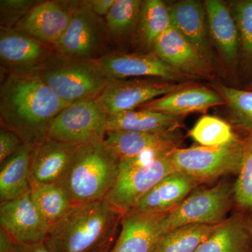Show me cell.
I'll return each mask as SVG.
<instances>
[{
    "label": "cell",
    "mask_w": 252,
    "mask_h": 252,
    "mask_svg": "<svg viewBox=\"0 0 252 252\" xmlns=\"http://www.w3.org/2000/svg\"><path fill=\"white\" fill-rule=\"evenodd\" d=\"M69 104L53 92L38 71L6 73L1 83V126L24 144L36 146L47 140L51 123Z\"/></svg>",
    "instance_id": "6da1fadb"
},
{
    "label": "cell",
    "mask_w": 252,
    "mask_h": 252,
    "mask_svg": "<svg viewBox=\"0 0 252 252\" xmlns=\"http://www.w3.org/2000/svg\"><path fill=\"white\" fill-rule=\"evenodd\" d=\"M122 215L106 199L72 205L45 242L53 252H91L114 241Z\"/></svg>",
    "instance_id": "7a4b0ae2"
},
{
    "label": "cell",
    "mask_w": 252,
    "mask_h": 252,
    "mask_svg": "<svg viewBox=\"0 0 252 252\" xmlns=\"http://www.w3.org/2000/svg\"><path fill=\"white\" fill-rule=\"evenodd\" d=\"M103 141L79 146L67 172L58 183L72 205L106 199L117 180L119 160Z\"/></svg>",
    "instance_id": "3957f363"
},
{
    "label": "cell",
    "mask_w": 252,
    "mask_h": 252,
    "mask_svg": "<svg viewBox=\"0 0 252 252\" xmlns=\"http://www.w3.org/2000/svg\"><path fill=\"white\" fill-rule=\"evenodd\" d=\"M43 81L69 104L98 99L110 80L96 61L56 53L38 70Z\"/></svg>",
    "instance_id": "277c9868"
},
{
    "label": "cell",
    "mask_w": 252,
    "mask_h": 252,
    "mask_svg": "<svg viewBox=\"0 0 252 252\" xmlns=\"http://www.w3.org/2000/svg\"><path fill=\"white\" fill-rule=\"evenodd\" d=\"M233 205V184L220 182L211 188L196 190L167 212L162 220L164 234L184 225L220 224L228 218Z\"/></svg>",
    "instance_id": "5b68a950"
},
{
    "label": "cell",
    "mask_w": 252,
    "mask_h": 252,
    "mask_svg": "<svg viewBox=\"0 0 252 252\" xmlns=\"http://www.w3.org/2000/svg\"><path fill=\"white\" fill-rule=\"evenodd\" d=\"M112 39L104 18L94 14L87 1H79L67 29L54 49L69 57L95 61L110 53Z\"/></svg>",
    "instance_id": "8992f818"
},
{
    "label": "cell",
    "mask_w": 252,
    "mask_h": 252,
    "mask_svg": "<svg viewBox=\"0 0 252 252\" xmlns=\"http://www.w3.org/2000/svg\"><path fill=\"white\" fill-rule=\"evenodd\" d=\"M108 117L97 99L74 102L55 118L48 139L79 146L102 142L107 132Z\"/></svg>",
    "instance_id": "52a82bcc"
},
{
    "label": "cell",
    "mask_w": 252,
    "mask_h": 252,
    "mask_svg": "<svg viewBox=\"0 0 252 252\" xmlns=\"http://www.w3.org/2000/svg\"><path fill=\"white\" fill-rule=\"evenodd\" d=\"M244 139L220 147L193 146L174 149L169 153L177 171L196 179L203 184L229 174L238 175L243 157Z\"/></svg>",
    "instance_id": "ba28073f"
},
{
    "label": "cell",
    "mask_w": 252,
    "mask_h": 252,
    "mask_svg": "<svg viewBox=\"0 0 252 252\" xmlns=\"http://www.w3.org/2000/svg\"><path fill=\"white\" fill-rule=\"evenodd\" d=\"M193 85L158 78H136L110 81L97 99L110 114L133 110L151 101Z\"/></svg>",
    "instance_id": "9c48e42d"
},
{
    "label": "cell",
    "mask_w": 252,
    "mask_h": 252,
    "mask_svg": "<svg viewBox=\"0 0 252 252\" xmlns=\"http://www.w3.org/2000/svg\"><path fill=\"white\" fill-rule=\"evenodd\" d=\"M169 153L145 165L119 167L117 180L106 200L122 213L135 208L151 189L176 171Z\"/></svg>",
    "instance_id": "30bf717a"
},
{
    "label": "cell",
    "mask_w": 252,
    "mask_h": 252,
    "mask_svg": "<svg viewBox=\"0 0 252 252\" xmlns=\"http://www.w3.org/2000/svg\"><path fill=\"white\" fill-rule=\"evenodd\" d=\"M95 61L110 81L149 77L187 82L193 79L167 64L155 53H109Z\"/></svg>",
    "instance_id": "8fae6325"
},
{
    "label": "cell",
    "mask_w": 252,
    "mask_h": 252,
    "mask_svg": "<svg viewBox=\"0 0 252 252\" xmlns=\"http://www.w3.org/2000/svg\"><path fill=\"white\" fill-rule=\"evenodd\" d=\"M79 1H39L14 30L55 47L67 29Z\"/></svg>",
    "instance_id": "7c38bea8"
},
{
    "label": "cell",
    "mask_w": 252,
    "mask_h": 252,
    "mask_svg": "<svg viewBox=\"0 0 252 252\" xmlns=\"http://www.w3.org/2000/svg\"><path fill=\"white\" fill-rule=\"evenodd\" d=\"M56 53L52 46L14 29H0V61L6 73L38 71Z\"/></svg>",
    "instance_id": "4fadbf2b"
},
{
    "label": "cell",
    "mask_w": 252,
    "mask_h": 252,
    "mask_svg": "<svg viewBox=\"0 0 252 252\" xmlns=\"http://www.w3.org/2000/svg\"><path fill=\"white\" fill-rule=\"evenodd\" d=\"M0 223L15 243H20L45 241L51 228L33 203L31 190L16 200L1 203Z\"/></svg>",
    "instance_id": "5bb4252c"
},
{
    "label": "cell",
    "mask_w": 252,
    "mask_h": 252,
    "mask_svg": "<svg viewBox=\"0 0 252 252\" xmlns=\"http://www.w3.org/2000/svg\"><path fill=\"white\" fill-rule=\"evenodd\" d=\"M167 213H152L135 209L123 213L120 233L109 252H152L164 235L162 220Z\"/></svg>",
    "instance_id": "9a60e30c"
},
{
    "label": "cell",
    "mask_w": 252,
    "mask_h": 252,
    "mask_svg": "<svg viewBox=\"0 0 252 252\" xmlns=\"http://www.w3.org/2000/svg\"><path fill=\"white\" fill-rule=\"evenodd\" d=\"M182 141L179 130L160 133L109 130L103 142L120 162L148 151L171 152L179 148Z\"/></svg>",
    "instance_id": "2e32d148"
},
{
    "label": "cell",
    "mask_w": 252,
    "mask_h": 252,
    "mask_svg": "<svg viewBox=\"0 0 252 252\" xmlns=\"http://www.w3.org/2000/svg\"><path fill=\"white\" fill-rule=\"evenodd\" d=\"M153 48L157 56L177 70L193 78L211 77L210 61L172 26L158 38Z\"/></svg>",
    "instance_id": "e0dca14e"
},
{
    "label": "cell",
    "mask_w": 252,
    "mask_h": 252,
    "mask_svg": "<svg viewBox=\"0 0 252 252\" xmlns=\"http://www.w3.org/2000/svg\"><path fill=\"white\" fill-rule=\"evenodd\" d=\"M79 147L49 139L34 146L31 180L41 184L59 183L69 169Z\"/></svg>",
    "instance_id": "ac0fdd59"
},
{
    "label": "cell",
    "mask_w": 252,
    "mask_h": 252,
    "mask_svg": "<svg viewBox=\"0 0 252 252\" xmlns=\"http://www.w3.org/2000/svg\"><path fill=\"white\" fill-rule=\"evenodd\" d=\"M202 184L200 181L176 170L151 189L134 209L152 213H167L180 205Z\"/></svg>",
    "instance_id": "d6986e66"
},
{
    "label": "cell",
    "mask_w": 252,
    "mask_h": 252,
    "mask_svg": "<svg viewBox=\"0 0 252 252\" xmlns=\"http://www.w3.org/2000/svg\"><path fill=\"white\" fill-rule=\"evenodd\" d=\"M225 104L224 99L217 91L192 85L154 99L137 109L183 117L190 113L205 112L210 107Z\"/></svg>",
    "instance_id": "ffe728a7"
},
{
    "label": "cell",
    "mask_w": 252,
    "mask_h": 252,
    "mask_svg": "<svg viewBox=\"0 0 252 252\" xmlns=\"http://www.w3.org/2000/svg\"><path fill=\"white\" fill-rule=\"evenodd\" d=\"M183 126V117L148 109L126 111L109 115L107 131L142 132H175Z\"/></svg>",
    "instance_id": "44dd1931"
},
{
    "label": "cell",
    "mask_w": 252,
    "mask_h": 252,
    "mask_svg": "<svg viewBox=\"0 0 252 252\" xmlns=\"http://www.w3.org/2000/svg\"><path fill=\"white\" fill-rule=\"evenodd\" d=\"M34 146L24 144L1 164L0 202L16 200L31 190V164Z\"/></svg>",
    "instance_id": "7402d4cb"
},
{
    "label": "cell",
    "mask_w": 252,
    "mask_h": 252,
    "mask_svg": "<svg viewBox=\"0 0 252 252\" xmlns=\"http://www.w3.org/2000/svg\"><path fill=\"white\" fill-rule=\"evenodd\" d=\"M172 27L210 61L205 31V9L193 0L178 1L169 7Z\"/></svg>",
    "instance_id": "603a6c76"
},
{
    "label": "cell",
    "mask_w": 252,
    "mask_h": 252,
    "mask_svg": "<svg viewBox=\"0 0 252 252\" xmlns=\"http://www.w3.org/2000/svg\"><path fill=\"white\" fill-rule=\"evenodd\" d=\"M252 236L246 215L238 212L217 225L195 252H252Z\"/></svg>",
    "instance_id": "cb8c5ba5"
},
{
    "label": "cell",
    "mask_w": 252,
    "mask_h": 252,
    "mask_svg": "<svg viewBox=\"0 0 252 252\" xmlns=\"http://www.w3.org/2000/svg\"><path fill=\"white\" fill-rule=\"evenodd\" d=\"M205 11L214 40L222 56L229 64L236 61L238 48V30L229 9L218 0H207Z\"/></svg>",
    "instance_id": "d4e9b609"
},
{
    "label": "cell",
    "mask_w": 252,
    "mask_h": 252,
    "mask_svg": "<svg viewBox=\"0 0 252 252\" xmlns=\"http://www.w3.org/2000/svg\"><path fill=\"white\" fill-rule=\"evenodd\" d=\"M31 196L41 217L51 227L72 207L67 194L58 184H41L31 180Z\"/></svg>",
    "instance_id": "484cf974"
},
{
    "label": "cell",
    "mask_w": 252,
    "mask_h": 252,
    "mask_svg": "<svg viewBox=\"0 0 252 252\" xmlns=\"http://www.w3.org/2000/svg\"><path fill=\"white\" fill-rule=\"evenodd\" d=\"M217 225H187L167 232L151 252H195Z\"/></svg>",
    "instance_id": "4316f807"
},
{
    "label": "cell",
    "mask_w": 252,
    "mask_h": 252,
    "mask_svg": "<svg viewBox=\"0 0 252 252\" xmlns=\"http://www.w3.org/2000/svg\"><path fill=\"white\" fill-rule=\"evenodd\" d=\"M189 137L200 146L220 147L242 140L230 124L214 116H203L189 131Z\"/></svg>",
    "instance_id": "83f0119b"
},
{
    "label": "cell",
    "mask_w": 252,
    "mask_h": 252,
    "mask_svg": "<svg viewBox=\"0 0 252 252\" xmlns=\"http://www.w3.org/2000/svg\"><path fill=\"white\" fill-rule=\"evenodd\" d=\"M171 26L170 11L165 2L160 0L143 1L138 31L144 44L153 48L158 38Z\"/></svg>",
    "instance_id": "f1b7e54d"
},
{
    "label": "cell",
    "mask_w": 252,
    "mask_h": 252,
    "mask_svg": "<svg viewBox=\"0 0 252 252\" xmlns=\"http://www.w3.org/2000/svg\"><path fill=\"white\" fill-rule=\"evenodd\" d=\"M215 89L229 109L230 125L248 135L252 134V91L240 90L223 84L215 85Z\"/></svg>",
    "instance_id": "f546056e"
},
{
    "label": "cell",
    "mask_w": 252,
    "mask_h": 252,
    "mask_svg": "<svg viewBox=\"0 0 252 252\" xmlns=\"http://www.w3.org/2000/svg\"><path fill=\"white\" fill-rule=\"evenodd\" d=\"M143 1L140 0H116L104 17L112 39L127 35L138 23Z\"/></svg>",
    "instance_id": "4dcf8cb0"
},
{
    "label": "cell",
    "mask_w": 252,
    "mask_h": 252,
    "mask_svg": "<svg viewBox=\"0 0 252 252\" xmlns=\"http://www.w3.org/2000/svg\"><path fill=\"white\" fill-rule=\"evenodd\" d=\"M233 191L239 212L252 216V134L244 139L241 165L233 183Z\"/></svg>",
    "instance_id": "1f68e13d"
},
{
    "label": "cell",
    "mask_w": 252,
    "mask_h": 252,
    "mask_svg": "<svg viewBox=\"0 0 252 252\" xmlns=\"http://www.w3.org/2000/svg\"><path fill=\"white\" fill-rule=\"evenodd\" d=\"M38 1L34 0H1L0 28L14 29Z\"/></svg>",
    "instance_id": "d6a6232c"
},
{
    "label": "cell",
    "mask_w": 252,
    "mask_h": 252,
    "mask_svg": "<svg viewBox=\"0 0 252 252\" xmlns=\"http://www.w3.org/2000/svg\"><path fill=\"white\" fill-rule=\"evenodd\" d=\"M235 23L244 51L252 58V0H243L235 3Z\"/></svg>",
    "instance_id": "836d02e7"
},
{
    "label": "cell",
    "mask_w": 252,
    "mask_h": 252,
    "mask_svg": "<svg viewBox=\"0 0 252 252\" xmlns=\"http://www.w3.org/2000/svg\"><path fill=\"white\" fill-rule=\"evenodd\" d=\"M24 144L21 139L12 131L4 127L0 128V163H2Z\"/></svg>",
    "instance_id": "e575fe53"
},
{
    "label": "cell",
    "mask_w": 252,
    "mask_h": 252,
    "mask_svg": "<svg viewBox=\"0 0 252 252\" xmlns=\"http://www.w3.org/2000/svg\"><path fill=\"white\" fill-rule=\"evenodd\" d=\"M11 252H53L45 241L35 243H15Z\"/></svg>",
    "instance_id": "d590c367"
},
{
    "label": "cell",
    "mask_w": 252,
    "mask_h": 252,
    "mask_svg": "<svg viewBox=\"0 0 252 252\" xmlns=\"http://www.w3.org/2000/svg\"><path fill=\"white\" fill-rule=\"evenodd\" d=\"M91 10L99 17H105L112 9L116 0H91L87 1Z\"/></svg>",
    "instance_id": "8d00e7d4"
},
{
    "label": "cell",
    "mask_w": 252,
    "mask_h": 252,
    "mask_svg": "<svg viewBox=\"0 0 252 252\" xmlns=\"http://www.w3.org/2000/svg\"><path fill=\"white\" fill-rule=\"evenodd\" d=\"M15 241L9 233L1 227L0 228V252H11Z\"/></svg>",
    "instance_id": "74e56055"
},
{
    "label": "cell",
    "mask_w": 252,
    "mask_h": 252,
    "mask_svg": "<svg viewBox=\"0 0 252 252\" xmlns=\"http://www.w3.org/2000/svg\"><path fill=\"white\" fill-rule=\"evenodd\" d=\"M112 243L113 242H110V243L104 244V245L99 247L98 248L95 249L91 252H109L112 248Z\"/></svg>",
    "instance_id": "f35d334b"
},
{
    "label": "cell",
    "mask_w": 252,
    "mask_h": 252,
    "mask_svg": "<svg viewBox=\"0 0 252 252\" xmlns=\"http://www.w3.org/2000/svg\"><path fill=\"white\" fill-rule=\"evenodd\" d=\"M247 217V223H248V228L252 236V216Z\"/></svg>",
    "instance_id": "ab89813d"
},
{
    "label": "cell",
    "mask_w": 252,
    "mask_h": 252,
    "mask_svg": "<svg viewBox=\"0 0 252 252\" xmlns=\"http://www.w3.org/2000/svg\"><path fill=\"white\" fill-rule=\"evenodd\" d=\"M249 91H252V81L251 84H250L248 88Z\"/></svg>",
    "instance_id": "60d3db41"
}]
</instances>
